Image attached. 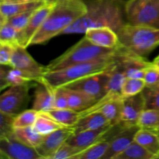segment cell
<instances>
[{
	"label": "cell",
	"instance_id": "obj_1",
	"mask_svg": "<svg viewBox=\"0 0 159 159\" xmlns=\"http://www.w3.org/2000/svg\"><path fill=\"white\" fill-rule=\"evenodd\" d=\"M126 0H87L86 12L67 27L61 34H85L93 27H110L117 32L127 23Z\"/></svg>",
	"mask_w": 159,
	"mask_h": 159
},
{
	"label": "cell",
	"instance_id": "obj_2",
	"mask_svg": "<svg viewBox=\"0 0 159 159\" xmlns=\"http://www.w3.org/2000/svg\"><path fill=\"white\" fill-rule=\"evenodd\" d=\"M86 4L82 0H62L54 5L30 45L43 44L62 34L67 27L86 12Z\"/></svg>",
	"mask_w": 159,
	"mask_h": 159
},
{
	"label": "cell",
	"instance_id": "obj_3",
	"mask_svg": "<svg viewBox=\"0 0 159 159\" xmlns=\"http://www.w3.org/2000/svg\"><path fill=\"white\" fill-rule=\"evenodd\" d=\"M120 48V45L112 49L96 46L84 37L71 48L51 61L46 68L48 71H53L77 64L110 60L119 54Z\"/></svg>",
	"mask_w": 159,
	"mask_h": 159
},
{
	"label": "cell",
	"instance_id": "obj_4",
	"mask_svg": "<svg viewBox=\"0 0 159 159\" xmlns=\"http://www.w3.org/2000/svg\"><path fill=\"white\" fill-rule=\"evenodd\" d=\"M116 57L110 60L77 64L61 69L48 71L43 75L40 82L46 84L52 89L63 87L86 76L110 69L116 62Z\"/></svg>",
	"mask_w": 159,
	"mask_h": 159
},
{
	"label": "cell",
	"instance_id": "obj_5",
	"mask_svg": "<svg viewBox=\"0 0 159 159\" xmlns=\"http://www.w3.org/2000/svg\"><path fill=\"white\" fill-rule=\"evenodd\" d=\"M121 47L145 57L159 46V29L126 23L116 32Z\"/></svg>",
	"mask_w": 159,
	"mask_h": 159
},
{
	"label": "cell",
	"instance_id": "obj_6",
	"mask_svg": "<svg viewBox=\"0 0 159 159\" xmlns=\"http://www.w3.org/2000/svg\"><path fill=\"white\" fill-rule=\"evenodd\" d=\"M127 23L159 29V0H127Z\"/></svg>",
	"mask_w": 159,
	"mask_h": 159
},
{
	"label": "cell",
	"instance_id": "obj_7",
	"mask_svg": "<svg viewBox=\"0 0 159 159\" xmlns=\"http://www.w3.org/2000/svg\"><path fill=\"white\" fill-rule=\"evenodd\" d=\"M30 83L14 85L0 94V110L12 116H16L27 107L30 101Z\"/></svg>",
	"mask_w": 159,
	"mask_h": 159
},
{
	"label": "cell",
	"instance_id": "obj_8",
	"mask_svg": "<svg viewBox=\"0 0 159 159\" xmlns=\"http://www.w3.org/2000/svg\"><path fill=\"white\" fill-rule=\"evenodd\" d=\"M110 69L86 76L63 87L82 92L98 101L107 93V84L110 79Z\"/></svg>",
	"mask_w": 159,
	"mask_h": 159
},
{
	"label": "cell",
	"instance_id": "obj_9",
	"mask_svg": "<svg viewBox=\"0 0 159 159\" xmlns=\"http://www.w3.org/2000/svg\"><path fill=\"white\" fill-rule=\"evenodd\" d=\"M0 158L42 159L36 148L20 141L13 133L0 138Z\"/></svg>",
	"mask_w": 159,
	"mask_h": 159
},
{
	"label": "cell",
	"instance_id": "obj_10",
	"mask_svg": "<svg viewBox=\"0 0 159 159\" xmlns=\"http://www.w3.org/2000/svg\"><path fill=\"white\" fill-rule=\"evenodd\" d=\"M124 96L120 93H108L91 107L80 112L81 116L93 112H99L107 118L111 124L120 122Z\"/></svg>",
	"mask_w": 159,
	"mask_h": 159
},
{
	"label": "cell",
	"instance_id": "obj_11",
	"mask_svg": "<svg viewBox=\"0 0 159 159\" xmlns=\"http://www.w3.org/2000/svg\"><path fill=\"white\" fill-rule=\"evenodd\" d=\"M10 66L28 75L36 82H40L43 75L48 71L46 66L36 61L26 48L20 45H16L14 48Z\"/></svg>",
	"mask_w": 159,
	"mask_h": 159
},
{
	"label": "cell",
	"instance_id": "obj_12",
	"mask_svg": "<svg viewBox=\"0 0 159 159\" xmlns=\"http://www.w3.org/2000/svg\"><path fill=\"white\" fill-rule=\"evenodd\" d=\"M54 5L55 4L44 3L34 11L27 25L25 26L24 29L19 32L17 44L26 48L30 45L31 40L44 23Z\"/></svg>",
	"mask_w": 159,
	"mask_h": 159
},
{
	"label": "cell",
	"instance_id": "obj_13",
	"mask_svg": "<svg viewBox=\"0 0 159 159\" xmlns=\"http://www.w3.org/2000/svg\"><path fill=\"white\" fill-rule=\"evenodd\" d=\"M75 134L74 127H64L45 135L43 141L36 148L42 159H51L61 146Z\"/></svg>",
	"mask_w": 159,
	"mask_h": 159
},
{
	"label": "cell",
	"instance_id": "obj_14",
	"mask_svg": "<svg viewBox=\"0 0 159 159\" xmlns=\"http://www.w3.org/2000/svg\"><path fill=\"white\" fill-rule=\"evenodd\" d=\"M139 129L137 125L125 126L110 140L109 148L102 159H114L134 141L135 134Z\"/></svg>",
	"mask_w": 159,
	"mask_h": 159
},
{
	"label": "cell",
	"instance_id": "obj_15",
	"mask_svg": "<svg viewBox=\"0 0 159 159\" xmlns=\"http://www.w3.org/2000/svg\"><path fill=\"white\" fill-rule=\"evenodd\" d=\"M85 37L96 46L106 48H116L120 46L117 34L110 27L89 28L85 32Z\"/></svg>",
	"mask_w": 159,
	"mask_h": 159
},
{
	"label": "cell",
	"instance_id": "obj_16",
	"mask_svg": "<svg viewBox=\"0 0 159 159\" xmlns=\"http://www.w3.org/2000/svg\"><path fill=\"white\" fill-rule=\"evenodd\" d=\"M145 109L142 93L124 97L120 122L125 125H137L141 112Z\"/></svg>",
	"mask_w": 159,
	"mask_h": 159
},
{
	"label": "cell",
	"instance_id": "obj_17",
	"mask_svg": "<svg viewBox=\"0 0 159 159\" xmlns=\"http://www.w3.org/2000/svg\"><path fill=\"white\" fill-rule=\"evenodd\" d=\"M112 124L102 127V128L96 129V130H87L84 131L75 133L71 135L66 142L71 145L77 147L85 150L89 146L102 139V137L106 134V132L110 128Z\"/></svg>",
	"mask_w": 159,
	"mask_h": 159
},
{
	"label": "cell",
	"instance_id": "obj_18",
	"mask_svg": "<svg viewBox=\"0 0 159 159\" xmlns=\"http://www.w3.org/2000/svg\"><path fill=\"white\" fill-rule=\"evenodd\" d=\"M32 109L39 113H46L54 109V91L52 89L43 82H37Z\"/></svg>",
	"mask_w": 159,
	"mask_h": 159
},
{
	"label": "cell",
	"instance_id": "obj_19",
	"mask_svg": "<svg viewBox=\"0 0 159 159\" xmlns=\"http://www.w3.org/2000/svg\"><path fill=\"white\" fill-rule=\"evenodd\" d=\"M110 122L102 113L93 112L81 116L77 124L74 126L75 134L87 130H96L110 125Z\"/></svg>",
	"mask_w": 159,
	"mask_h": 159
},
{
	"label": "cell",
	"instance_id": "obj_20",
	"mask_svg": "<svg viewBox=\"0 0 159 159\" xmlns=\"http://www.w3.org/2000/svg\"><path fill=\"white\" fill-rule=\"evenodd\" d=\"M65 88V87H64ZM66 92L68 107L71 110L82 112L94 105L97 100L82 92L68 89L65 88Z\"/></svg>",
	"mask_w": 159,
	"mask_h": 159
},
{
	"label": "cell",
	"instance_id": "obj_21",
	"mask_svg": "<svg viewBox=\"0 0 159 159\" xmlns=\"http://www.w3.org/2000/svg\"><path fill=\"white\" fill-rule=\"evenodd\" d=\"M44 3L42 0L21 3L0 2V15L6 21L9 17L27 11L34 10Z\"/></svg>",
	"mask_w": 159,
	"mask_h": 159
},
{
	"label": "cell",
	"instance_id": "obj_22",
	"mask_svg": "<svg viewBox=\"0 0 159 159\" xmlns=\"http://www.w3.org/2000/svg\"><path fill=\"white\" fill-rule=\"evenodd\" d=\"M134 141L153 154L157 158L159 155V135L155 131L139 129L134 137Z\"/></svg>",
	"mask_w": 159,
	"mask_h": 159
},
{
	"label": "cell",
	"instance_id": "obj_23",
	"mask_svg": "<svg viewBox=\"0 0 159 159\" xmlns=\"http://www.w3.org/2000/svg\"><path fill=\"white\" fill-rule=\"evenodd\" d=\"M45 113L65 127H74L80 119V112L69 108L53 109Z\"/></svg>",
	"mask_w": 159,
	"mask_h": 159
},
{
	"label": "cell",
	"instance_id": "obj_24",
	"mask_svg": "<svg viewBox=\"0 0 159 159\" xmlns=\"http://www.w3.org/2000/svg\"><path fill=\"white\" fill-rule=\"evenodd\" d=\"M137 126L140 129L149 130L158 133L159 130V110L144 109L138 117Z\"/></svg>",
	"mask_w": 159,
	"mask_h": 159
},
{
	"label": "cell",
	"instance_id": "obj_25",
	"mask_svg": "<svg viewBox=\"0 0 159 159\" xmlns=\"http://www.w3.org/2000/svg\"><path fill=\"white\" fill-rule=\"evenodd\" d=\"M110 145V141L102 139L89 146L74 157L73 159H102Z\"/></svg>",
	"mask_w": 159,
	"mask_h": 159
},
{
	"label": "cell",
	"instance_id": "obj_26",
	"mask_svg": "<svg viewBox=\"0 0 159 159\" xmlns=\"http://www.w3.org/2000/svg\"><path fill=\"white\" fill-rule=\"evenodd\" d=\"M110 79L107 84V93H120L121 88L126 79V75L124 68L118 61L117 58L115 65L110 69Z\"/></svg>",
	"mask_w": 159,
	"mask_h": 159
},
{
	"label": "cell",
	"instance_id": "obj_27",
	"mask_svg": "<svg viewBox=\"0 0 159 159\" xmlns=\"http://www.w3.org/2000/svg\"><path fill=\"white\" fill-rule=\"evenodd\" d=\"M114 159H155V156L137 141H134Z\"/></svg>",
	"mask_w": 159,
	"mask_h": 159
},
{
	"label": "cell",
	"instance_id": "obj_28",
	"mask_svg": "<svg viewBox=\"0 0 159 159\" xmlns=\"http://www.w3.org/2000/svg\"><path fill=\"white\" fill-rule=\"evenodd\" d=\"M14 134L21 141L30 147L36 148L43 141L44 135L40 134L34 129V127L14 129Z\"/></svg>",
	"mask_w": 159,
	"mask_h": 159
},
{
	"label": "cell",
	"instance_id": "obj_29",
	"mask_svg": "<svg viewBox=\"0 0 159 159\" xmlns=\"http://www.w3.org/2000/svg\"><path fill=\"white\" fill-rule=\"evenodd\" d=\"M33 127L37 133L45 136L64 126L57 123L45 113H39L35 124Z\"/></svg>",
	"mask_w": 159,
	"mask_h": 159
},
{
	"label": "cell",
	"instance_id": "obj_30",
	"mask_svg": "<svg viewBox=\"0 0 159 159\" xmlns=\"http://www.w3.org/2000/svg\"><path fill=\"white\" fill-rule=\"evenodd\" d=\"M146 85L143 79L126 78L121 88V95L124 97L139 94L145 88Z\"/></svg>",
	"mask_w": 159,
	"mask_h": 159
},
{
	"label": "cell",
	"instance_id": "obj_31",
	"mask_svg": "<svg viewBox=\"0 0 159 159\" xmlns=\"http://www.w3.org/2000/svg\"><path fill=\"white\" fill-rule=\"evenodd\" d=\"M39 115V112L34 110H25L15 116L13 120L14 129L32 127L34 125Z\"/></svg>",
	"mask_w": 159,
	"mask_h": 159
},
{
	"label": "cell",
	"instance_id": "obj_32",
	"mask_svg": "<svg viewBox=\"0 0 159 159\" xmlns=\"http://www.w3.org/2000/svg\"><path fill=\"white\" fill-rule=\"evenodd\" d=\"M141 93L145 109L159 110V84L154 86H145Z\"/></svg>",
	"mask_w": 159,
	"mask_h": 159
},
{
	"label": "cell",
	"instance_id": "obj_33",
	"mask_svg": "<svg viewBox=\"0 0 159 159\" xmlns=\"http://www.w3.org/2000/svg\"><path fill=\"white\" fill-rule=\"evenodd\" d=\"M18 34L19 31L16 29L6 22L0 30V43H7L14 46L18 45L17 44Z\"/></svg>",
	"mask_w": 159,
	"mask_h": 159
},
{
	"label": "cell",
	"instance_id": "obj_34",
	"mask_svg": "<svg viewBox=\"0 0 159 159\" xmlns=\"http://www.w3.org/2000/svg\"><path fill=\"white\" fill-rule=\"evenodd\" d=\"M36 9L22 12V13L17 14V15L9 17V19L6 20V22L9 23V24H10L11 26H13L15 29H16L20 32L22 30L24 29L25 26L27 25L28 22L30 20L33 13H34V12Z\"/></svg>",
	"mask_w": 159,
	"mask_h": 159
},
{
	"label": "cell",
	"instance_id": "obj_35",
	"mask_svg": "<svg viewBox=\"0 0 159 159\" xmlns=\"http://www.w3.org/2000/svg\"><path fill=\"white\" fill-rule=\"evenodd\" d=\"M82 152V149L65 142L61 146L60 148L56 152L51 159H73L75 155Z\"/></svg>",
	"mask_w": 159,
	"mask_h": 159
},
{
	"label": "cell",
	"instance_id": "obj_36",
	"mask_svg": "<svg viewBox=\"0 0 159 159\" xmlns=\"http://www.w3.org/2000/svg\"><path fill=\"white\" fill-rule=\"evenodd\" d=\"M7 80L9 82V85H20V84L30 83L33 82V79L30 77L28 75L25 74L23 71L11 67L9 71L7 74Z\"/></svg>",
	"mask_w": 159,
	"mask_h": 159
},
{
	"label": "cell",
	"instance_id": "obj_37",
	"mask_svg": "<svg viewBox=\"0 0 159 159\" xmlns=\"http://www.w3.org/2000/svg\"><path fill=\"white\" fill-rule=\"evenodd\" d=\"M15 116L0 110V138L13 133V120Z\"/></svg>",
	"mask_w": 159,
	"mask_h": 159
},
{
	"label": "cell",
	"instance_id": "obj_38",
	"mask_svg": "<svg viewBox=\"0 0 159 159\" xmlns=\"http://www.w3.org/2000/svg\"><path fill=\"white\" fill-rule=\"evenodd\" d=\"M144 82L146 86H154L159 84V68L153 65V63L148 67L144 71Z\"/></svg>",
	"mask_w": 159,
	"mask_h": 159
},
{
	"label": "cell",
	"instance_id": "obj_39",
	"mask_svg": "<svg viewBox=\"0 0 159 159\" xmlns=\"http://www.w3.org/2000/svg\"><path fill=\"white\" fill-rule=\"evenodd\" d=\"M54 91V109H65L68 107L66 92L64 87H59L53 89Z\"/></svg>",
	"mask_w": 159,
	"mask_h": 159
},
{
	"label": "cell",
	"instance_id": "obj_40",
	"mask_svg": "<svg viewBox=\"0 0 159 159\" xmlns=\"http://www.w3.org/2000/svg\"><path fill=\"white\" fill-rule=\"evenodd\" d=\"M14 48H15L14 45L1 43L0 45V65H10Z\"/></svg>",
	"mask_w": 159,
	"mask_h": 159
},
{
	"label": "cell",
	"instance_id": "obj_41",
	"mask_svg": "<svg viewBox=\"0 0 159 159\" xmlns=\"http://www.w3.org/2000/svg\"><path fill=\"white\" fill-rule=\"evenodd\" d=\"M10 68V65H0V92L10 86L7 80L8 71Z\"/></svg>",
	"mask_w": 159,
	"mask_h": 159
},
{
	"label": "cell",
	"instance_id": "obj_42",
	"mask_svg": "<svg viewBox=\"0 0 159 159\" xmlns=\"http://www.w3.org/2000/svg\"><path fill=\"white\" fill-rule=\"evenodd\" d=\"M39 0H2L0 2L6 3H21V2H35Z\"/></svg>",
	"mask_w": 159,
	"mask_h": 159
},
{
	"label": "cell",
	"instance_id": "obj_43",
	"mask_svg": "<svg viewBox=\"0 0 159 159\" xmlns=\"http://www.w3.org/2000/svg\"><path fill=\"white\" fill-rule=\"evenodd\" d=\"M42 1L44 2L45 3H49V4H56L62 0H42Z\"/></svg>",
	"mask_w": 159,
	"mask_h": 159
},
{
	"label": "cell",
	"instance_id": "obj_44",
	"mask_svg": "<svg viewBox=\"0 0 159 159\" xmlns=\"http://www.w3.org/2000/svg\"><path fill=\"white\" fill-rule=\"evenodd\" d=\"M152 63H153V65L155 66H156L157 68H159V55L157 57H155V59L154 60V61Z\"/></svg>",
	"mask_w": 159,
	"mask_h": 159
},
{
	"label": "cell",
	"instance_id": "obj_45",
	"mask_svg": "<svg viewBox=\"0 0 159 159\" xmlns=\"http://www.w3.org/2000/svg\"><path fill=\"white\" fill-rule=\"evenodd\" d=\"M5 23H6V20L2 18V16L1 15H0V30H1V28L2 27L3 24H4Z\"/></svg>",
	"mask_w": 159,
	"mask_h": 159
},
{
	"label": "cell",
	"instance_id": "obj_46",
	"mask_svg": "<svg viewBox=\"0 0 159 159\" xmlns=\"http://www.w3.org/2000/svg\"><path fill=\"white\" fill-rule=\"evenodd\" d=\"M158 135H159V130H158Z\"/></svg>",
	"mask_w": 159,
	"mask_h": 159
},
{
	"label": "cell",
	"instance_id": "obj_47",
	"mask_svg": "<svg viewBox=\"0 0 159 159\" xmlns=\"http://www.w3.org/2000/svg\"><path fill=\"white\" fill-rule=\"evenodd\" d=\"M159 158V155H158V158Z\"/></svg>",
	"mask_w": 159,
	"mask_h": 159
},
{
	"label": "cell",
	"instance_id": "obj_48",
	"mask_svg": "<svg viewBox=\"0 0 159 159\" xmlns=\"http://www.w3.org/2000/svg\"><path fill=\"white\" fill-rule=\"evenodd\" d=\"M0 45H1V43H0Z\"/></svg>",
	"mask_w": 159,
	"mask_h": 159
},
{
	"label": "cell",
	"instance_id": "obj_49",
	"mask_svg": "<svg viewBox=\"0 0 159 159\" xmlns=\"http://www.w3.org/2000/svg\"><path fill=\"white\" fill-rule=\"evenodd\" d=\"M2 1V0H0V2H1Z\"/></svg>",
	"mask_w": 159,
	"mask_h": 159
}]
</instances>
